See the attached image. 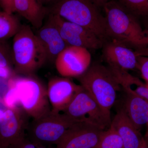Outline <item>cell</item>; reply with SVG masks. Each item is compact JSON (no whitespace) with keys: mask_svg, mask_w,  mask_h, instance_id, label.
Masks as SVG:
<instances>
[{"mask_svg":"<svg viewBox=\"0 0 148 148\" xmlns=\"http://www.w3.org/2000/svg\"><path fill=\"white\" fill-rule=\"evenodd\" d=\"M109 40L139 51L148 46V35L138 20L116 0H110L103 7Z\"/></svg>","mask_w":148,"mask_h":148,"instance_id":"6da1fadb","label":"cell"},{"mask_svg":"<svg viewBox=\"0 0 148 148\" xmlns=\"http://www.w3.org/2000/svg\"><path fill=\"white\" fill-rule=\"evenodd\" d=\"M76 79L112 122L111 110L116 101L117 93L122 88L108 66L95 63Z\"/></svg>","mask_w":148,"mask_h":148,"instance_id":"7a4b0ae2","label":"cell"},{"mask_svg":"<svg viewBox=\"0 0 148 148\" xmlns=\"http://www.w3.org/2000/svg\"><path fill=\"white\" fill-rule=\"evenodd\" d=\"M92 0H57L50 13L90 30L105 43L109 41L105 16Z\"/></svg>","mask_w":148,"mask_h":148,"instance_id":"3957f363","label":"cell"},{"mask_svg":"<svg viewBox=\"0 0 148 148\" xmlns=\"http://www.w3.org/2000/svg\"><path fill=\"white\" fill-rule=\"evenodd\" d=\"M13 37L12 50L14 73L33 75L47 61L45 51L29 25H21Z\"/></svg>","mask_w":148,"mask_h":148,"instance_id":"277c9868","label":"cell"},{"mask_svg":"<svg viewBox=\"0 0 148 148\" xmlns=\"http://www.w3.org/2000/svg\"><path fill=\"white\" fill-rule=\"evenodd\" d=\"M10 91L19 107L33 119L40 118L51 111L47 87L33 75L14 78Z\"/></svg>","mask_w":148,"mask_h":148,"instance_id":"5b68a950","label":"cell"},{"mask_svg":"<svg viewBox=\"0 0 148 148\" xmlns=\"http://www.w3.org/2000/svg\"><path fill=\"white\" fill-rule=\"evenodd\" d=\"M79 121L66 114L51 111L40 118L33 119L27 130L28 138L44 145H57L68 130Z\"/></svg>","mask_w":148,"mask_h":148,"instance_id":"8992f818","label":"cell"},{"mask_svg":"<svg viewBox=\"0 0 148 148\" xmlns=\"http://www.w3.org/2000/svg\"><path fill=\"white\" fill-rule=\"evenodd\" d=\"M63 112L72 119L88 123L102 130L111 125L98 104L83 88Z\"/></svg>","mask_w":148,"mask_h":148,"instance_id":"52a82bcc","label":"cell"},{"mask_svg":"<svg viewBox=\"0 0 148 148\" xmlns=\"http://www.w3.org/2000/svg\"><path fill=\"white\" fill-rule=\"evenodd\" d=\"M30 116L21 107L8 108L0 116V146L10 148L26 136Z\"/></svg>","mask_w":148,"mask_h":148,"instance_id":"ba28073f","label":"cell"},{"mask_svg":"<svg viewBox=\"0 0 148 148\" xmlns=\"http://www.w3.org/2000/svg\"><path fill=\"white\" fill-rule=\"evenodd\" d=\"M58 27L61 37L68 46L97 50L103 47L105 42L86 28L66 21L58 15L50 13Z\"/></svg>","mask_w":148,"mask_h":148,"instance_id":"9c48e42d","label":"cell"},{"mask_svg":"<svg viewBox=\"0 0 148 148\" xmlns=\"http://www.w3.org/2000/svg\"><path fill=\"white\" fill-rule=\"evenodd\" d=\"M91 60V54L87 49L68 46L58 56L54 63L61 77L77 78L87 71Z\"/></svg>","mask_w":148,"mask_h":148,"instance_id":"30bf717a","label":"cell"},{"mask_svg":"<svg viewBox=\"0 0 148 148\" xmlns=\"http://www.w3.org/2000/svg\"><path fill=\"white\" fill-rule=\"evenodd\" d=\"M103 130L88 123L77 122L68 130L56 148H94Z\"/></svg>","mask_w":148,"mask_h":148,"instance_id":"8fae6325","label":"cell"},{"mask_svg":"<svg viewBox=\"0 0 148 148\" xmlns=\"http://www.w3.org/2000/svg\"><path fill=\"white\" fill-rule=\"evenodd\" d=\"M48 98L51 110L55 112H64L79 91L82 89L71 78L53 77L49 81Z\"/></svg>","mask_w":148,"mask_h":148,"instance_id":"7c38bea8","label":"cell"},{"mask_svg":"<svg viewBox=\"0 0 148 148\" xmlns=\"http://www.w3.org/2000/svg\"><path fill=\"white\" fill-rule=\"evenodd\" d=\"M121 86L125 92L121 108L138 130L140 131L145 126L148 128V101L128 85Z\"/></svg>","mask_w":148,"mask_h":148,"instance_id":"4fadbf2b","label":"cell"},{"mask_svg":"<svg viewBox=\"0 0 148 148\" xmlns=\"http://www.w3.org/2000/svg\"><path fill=\"white\" fill-rule=\"evenodd\" d=\"M103 47V58L108 66H115L127 71L138 69L137 52L112 41L105 43Z\"/></svg>","mask_w":148,"mask_h":148,"instance_id":"5bb4252c","label":"cell"},{"mask_svg":"<svg viewBox=\"0 0 148 148\" xmlns=\"http://www.w3.org/2000/svg\"><path fill=\"white\" fill-rule=\"evenodd\" d=\"M35 34L45 51L47 61L55 62L58 56L68 47L50 15Z\"/></svg>","mask_w":148,"mask_h":148,"instance_id":"9a60e30c","label":"cell"},{"mask_svg":"<svg viewBox=\"0 0 148 148\" xmlns=\"http://www.w3.org/2000/svg\"><path fill=\"white\" fill-rule=\"evenodd\" d=\"M110 125L121 138L124 148H139L142 145L144 136L134 126L122 108L117 111Z\"/></svg>","mask_w":148,"mask_h":148,"instance_id":"2e32d148","label":"cell"},{"mask_svg":"<svg viewBox=\"0 0 148 148\" xmlns=\"http://www.w3.org/2000/svg\"><path fill=\"white\" fill-rule=\"evenodd\" d=\"M14 11L38 29L43 25L46 9L38 0H14Z\"/></svg>","mask_w":148,"mask_h":148,"instance_id":"e0dca14e","label":"cell"},{"mask_svg":"<svg viewBox=\"0 0 148 148\" xmlns=\"http://www.w3.org/2000/svg\"><path fill=\"white\" fill-rule=\"evenodd\" d=\"M148 29V0H116ZM143 27V26H142Z\"/></svg>","mask_w":148,"mask_h":148,"instance_id":"ac0fdd59","label":"cell"},{"mask_svg":"<svg viewBox=\"0 0 148 148\" xmlns=\"http://www.w3.org/2000/svg\"><path fill=\"white\" fill-rule=\"evenodd\" d=\"M21 26L18 18L13 14L0 12V41H5L14 36Z\"/></svg>","mask_w":148,"mask_h":148,"instance_id":"d6986e66","label":"cell"},{"mask_svg":"<svg viewBox=\"0 0 148 148\" xmlns=\"http://www.w3.org/2000/svg\"><path fill=\"white\" fill-rule=\"evenodd\" d=\"M94 148H124L120 135L112 126L101 132L97 145Z\"/></svg>","mask_w":148,"mask_h":148,"instance_id":"ffe728a7","label":"cell"},{"mask_svg":"<svg viewBox=\"0 0 148 148\" xmlns=\"http://www.w3.org/2000/svg\"><path fill=\"white\" fill-rule=\"evenodd\" d=\"M0 68L13 71L12 50L5 41H0Z\"/></svg>","mask_w":148,"mask_h":148,"instance_id":"44dd1931","label":"cell"},{"mask_svg":"<svg viewBox=\"0 0 148 148\" xmlns=\"http://www.w3.org/2000/svg\"><path fill=\"white\" fill-rule=\"evenodd\" d=\"M10 148H48L47 146L39 144L29 139L27 136L11 146Z\"/></svg>","mask_w":148,"mask_h":148,"instance_id":"7402d4cb","label":"cell"},{"mask_svg":"<svg viewBox=\"0 0 148 148\" xmlns=\"http://www.w3.org/2000/svg\"><path fill=\"white\" fill-rule=\"evenodd\" d=\"M138 69L140 70L144 79L147 82L148 87V57L138 55Z\"/></svg>","mask_w":148,"mask_h":148,"instance_id":"603a6c76","label":"cell"},{"mask_svg":"<svg viewBox=\"0 0 148 148\" xmlns=\"http://www.w3.org/2000/svg\"><path fill=\"white\" fill-rule=\"evenodd\" d=\"M0 7L7 13L13 14L15 12L14 0H0Z\"/></svg>","mask_w":148,"mask_h":148,"instance_id":"cb8c5ba5","label":"cell"},{"mask_svg":"<svg viewBox=\"0 0 148 148\" xmlns=\"http://www.w3.org/2000/svg\"><path fill=\"white\" fill-rule=\"evenodd\" d=\"M134 90L137 94L148 101V87L144 83L138 86Z\"/></svg>","mask_w":148,"mask_h":148,"instance_id":"d4e9b609","label":"cell"},{"mask_svg":"<svg viewBox=\"0 0 148 148\" xmlns=\"http://www.w3.org/2000/svg\"><path fill=\"white\" fill-rule=\"evenodd\" d=\"M139 148H148V128L146 129L145 134L144 136L143 143Z\"/></svg>","mask_w":148,"mask_h":148,"instance_id":"484cf974","label":"cell"},{"mask_svg":"<svg viewBox=\"0 0 148 148\" xmlns=\"http://www.w3.org/2000/svg\"><path fill=\"white\" fill-rule=\"evenodd\" d=\"M95 5L99 8H103L106 3L110 0H92Z\"/></svg>","mask_w":148,"mask_h":148,"instance_id":"4316f807","label":"cell"},{"mask_svg":"<svg viewBox=\"0 0 148 148\" xmlns=\"http://www.w3.org/2000/svg\"><path fill=\"white\" fill-rule=\"evenodd\" d=\"M38 1L43 5L44 4L51 2L56 1L57 0H38Z\"/></svg>","mask_w":148,"mask_h":148,"instance_id":"83f0119b","label":"cell"},{"mask_svg":"<svg viewBox=\"0 0 148 148\" xmlns=\"http://www.w3.org/2000/svg\"><path fill=\"white\" fill-rule=\"evenodd\" d=\"M147 56H148V50L147 51Z\"/></svg>","mask_w":148,"mask_h":148,"instance_id":"f1b7e54d","label":"cell"},{"mask_svg":"<svg viewBox=\"0 0 148 148\" xmlns=\"http://www.w3.org/2000/svg\"><path fill=\"white\" fill-rule=\"evenodd\" d=\"M0 148H2L1 147V146H0Z\"/></svg>","mask_w":148,"mask_h":148,"instance_id":"f546056e","label":"cell"}]
</instances>
